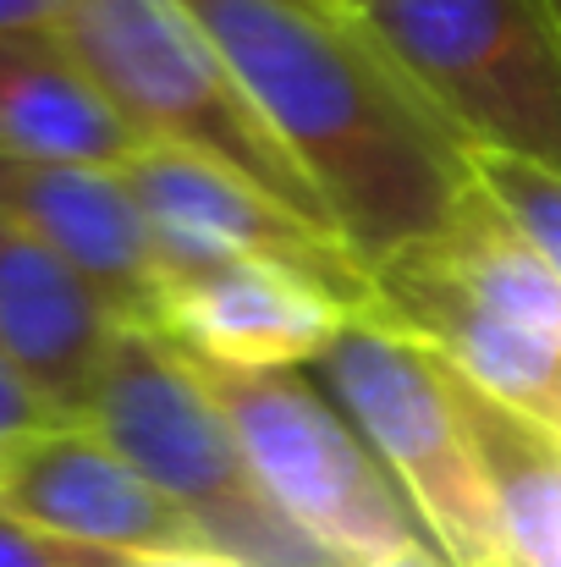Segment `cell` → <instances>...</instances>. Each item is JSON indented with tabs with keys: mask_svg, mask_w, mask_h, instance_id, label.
<instances>
[{
	"mask_svg": "<svg viewBox=\"0 0 561 567\" xmlns=\"http://www.w3.org/2000/svg\"><path fill=\"white\" fill-rule=\"evenodd\" d=\"M347 248L380 265L474 188V144L347 0H183Z\"/></svg>",
	"mask_w": 561,
	"mask_h": 567,
	"instance_id": "obj_1",
	"label": "cell"
},
{
	"mask_svg": "<svg viewBox=\"0 0 561 567\" xmlns=\"http://www.w3.org/2000/svg\"><path fill=\"white\" fill-rule=\"evenodd\" d=\"M370 276L391 326L561 435V276L479 183L429 237L385 254Z\"/></svg>",
	"mask_w": 561,
	"mask_h": 567,
	"instance_id": "obj_2",
	"label": "cell"
},
{
	"mask_svg": "<svg viewBox=\"0 0 561 567\" xmlns=\"http://www.w3.org/2000/svg\"><path fill=\"white\" fill-rule=\"evenodd\" d=\"M83 424L242 567H342L270 507L220 396L166 331L122 326Z\"/></svg>",
	"mask_w": 561,
	"mask_h": 567,
	"instance_id": "obj_3",
	"label": "cell"
},
{
	"mask_svg": "<svg viewBox=\"0 0 561 567\" xmlns=\"http://www.w3.org/2000/svg\"><path fill=\"white\" fill-rule=\"evenodd\" d=\"M61 39L144 144L209 155L287 209L336 231L325 198L298 172L231 61L187 17L183 0H72Z\"/></svg>",
	"mask_w": 561,
	"mask_h": 567,
	"instance_id": "obj_4",
	"label": "cell"
},
{
	"mask_svg": "<svg viewBox=\"0 0 561 567\" xmlns=\"http://www.w3.org/2000/svg\"><path fill=\"white\" fill-rule=\"evenodd\" d=\"M309 370H320L336 408L396 474L440 557L451 567L501 563L496 502L457 408L451 364L380 309H364Z\"/></svg>",
	"mask_w": 561,
	"mask_h": 567,
	"instance_id": "obj_5",
	"label": "cell"
},
{
	"mask_svg": "<svg viewBox=\"0 0 561 567\" xmlns=\"http://www.w3.org/2000/svg\"><path fill=\"white\" fill-rule=\"evenodd\" d=\"M198 370L220 396L270 507L331 563L370 567L413 546H435L359 424L298 370Z\"/></svg>",
	"mask_w": 561,
	"mask_h": 567,
	"instance_id": "obj_6",
	"label": "cell"
},
{
	"mask_svg": "<svg viewBox=\"0 0 561 567\" xmlns=\"http://www.w3.org/2000/svg\"><path fill=\"white\" fill-rule=\"evenodd\" d=\"M359 11L474 150L561 172L557 0H364Z\"/></svg>",
	"mask_w": 561,
	"mask_h": 567,
	"instance_id": "obj_7",
	"label": "cell"
},
{
	"mask_svg": "<svg viewBox=\"0 0 561 567\" xmlns=\"http://www.w3.org/2000/svg\"><path fill=\"white\" fill-rule=\"evenodd\" d=\"M122 177L155 231L166 287L177 276L209 270V265L281 259V265H298V270L331 281L359 309H374L370 265L347 248L342 231L314 226L309 215L287 209L281 198L259 193L248 177L226 172L220 161L177 150V144H144L122 166Z\"/></svg>",
	"mask_w": 561,
	"mask_h": 567,
	"instance_id": "obj_8",
	"label": "cell"
},
{
	"mask_svg": "<svg viewBox=\"0 0 561 567\" xmlns=\"http://www.w3.org/2000/svg\"><path fill=\"white\" fill-rule=\"evenodd\" d=\"M353 315L364 309L298 265L237 259L177 276L155 331L209 370H309Z\"/></svg>",
	"mask_w": 561,
	"mask_h": 567,
	"instance_id": "obj_9",
	"label": "cell"
},
{
	"mask_svg": "<svg viewBox=\"0 0 561 567\" xmlns=\"http://www.w3.org/2000/svg\"><path fill=\"white\" fill-rule=\"evenodd\" d=\"M0 507L94 551H204V529L94 424H61L0 468ZM215 551V546H209Z\"/></svg>",
	"mask_w": 561,
	"mask_h": 567,
	"instance_id": "obj_10",
	"label": "cell"
},
{
	"mask_svg": "<svg viewBox=\"0 0 561 567\" xmlns=\"http://www.w3.org/2000/svg\"><path fill=\"white\" fill-rule=\"evenodd\" d=\"M0 215L83 270L127 326H160L166 265L122 166L0 155Z\"/></svg>",
	"mask_w": 561,
	"mask_h": 567,
	"instance_id": "obj_11",
	"label": "cell"
},
{
	"mask_svg": "<svg viewBox=\"0 0 561 567\" xmlns=\"http://www.w3.org/2000/svg\"><path fill=\"white\" fill-rule=\"evenodd\" d=\"M122 326L127 320L83 270L0 215V353L66 419L83 424Z\"/></svg>",
	"mask_w": 561,
	"mask_h": 567,
	"instance_id": "obj_12",
	"label": "cell"
},
{
	"mask_svg": "<svg viewBox=\"0 0 561 567\" xmlns=\"http://www.w3.org/2000/svg\"><path fill=\"white\" fill-rule=\"evenodd\" d=\"M144 138L61 39V28L0 33V155L127 166Z\"/></svg>",
	"mask_w": 561,
	"mask_h": 567,
	"instance_id": "obj_13",
	"label": "cell"
},
{
	"mask_svg": "<svg viewBox=\"0 0 561 567\" xmlns=\"http://www.w3.org/2000/svg\"><path fill=\"white\" fill-rule=\"evenodd\" d=\"M457 375V370H451ZM457 408L479 452L507 567H561V435L457 375Z\"/></svg>",
	"mask_w": 561,
	"mask_h": 567,
	"instance_id": "obj_14",
	"label": "cell"
},
{
	"mask_svg": "<svg viewBox=\"0 0 561 567\" xmlns=\"http://www.w3.org/2000/svg\"><path fill=\"white\" fill-rule=\"evenodd\" d=\"M474 183L512 215V226L551 259V270L561 276V172L474 150Z\"/></svg>",
	"mask_w": 561,
	"mask_h": 567,
	"instance_id": "obj_15",
	"label": "cell"
},
{
	"mask_svg": "<svg viewBox=\"0 0 561 567\" xmlns=\"http://www.w3.org/2000/svg\"><path fill=\"white\" fill-rule=\"evenodd\" d=\"M61 424H77V419H66L33 380L0 353V468H6L22 446H33L39 435H50V430H61Z\"/></svg>",
	"mask_w": 561,
	"mask_h": 567,
	"instance_id": "obj_16",
	"label": "cell"
},
{
	"mask_svg": "<svg viewBox=\"0 0 561 567\" xmlns=\"http://www.w3.org/2000/svg\"><path fill=\"white\" fill-rule=\"evenodd\" d=\"M0 567H77L72 546L55 535H39L17 513L0 507Z\"/></svg>",
	"mask_w": 561,
	"mask_h": 567,
	"instance_id": "obj_17",
	"label": "cell"
},
{
	"mask_svg": "<svg viewBox=\"0 0 561 567\" xmlns=\"http://www.w3.org/2000/svg\"><path fill=\"white\" fill-rule=\"evenodd\" d=\"M77 567H242L226 551H94V546H72Z\"/></svg>",
	"mask_w": 561,
	"mask_h": 567,
	"instance_id": "obj_18",
	"label": "cell"
},
{
	"mask_svg": "<svg viewBox=\"0 0 561 567\" xmlns=\"http://www.w3.org/2000/svg\"><path fill=\"white\" fill-rule=\"evenodd\" d=\"M72 0H0V33H28V28H61Z\"/></svg>",
	"mask_w": 561,
	"mask_h": 567,
	"instance_id": "obj_19",
	"label": "cell"
},
{
	"mask_svg": "<svg viewBox=\"0 0 561 567\" xmlns=\"http://www.w3.org/2000/svg\"><path fill=\"white\" fill-rule=\"evenodd\" d=\"M370 567H451L435 546H413V551H396V557H380V563Z\"/></svg>",
	"mask_w": 561,
	"mask_h": 567,
	"instance_id": "obj_20",
	"label": "cell"
},
{
	"mask_svg": "<svg viewBox=\"0 0 561 567\" xmlns=\"http://www.w3.org/2000/svg\"><path fill=\"white\" fill-rule=\"evenodd\" d=\"M347 6H364V0H347Z\"/></svg>",
	"mask_w": 561,
	"mask_h": 567,
	"instance_id": "obj_21",
	"label": "cell"
},
{
	"mask_svg": "<svg viewBox=\"0 0 561 567\" xmlns=\"http://www.w3.org/2000/svg\"><path fill=\"white\" fill-rule=\"evenodd\" d=\"M490 567H507V563H490Z\"/></svg>",
	"mask_w": 561,
	"mask_h": 567,
	"instance_id": "obj_22",
	"label": "cell"
},
{
	"mask_svg": "<svg viewBox=\"0 0 561 567\" xmlns=\"http://www.w3.org/2000/svg\"><path fill=\"white\" fill-rule=\"evenodd\" d=\"M557 11H561V0H557Z\"/></svg>",
	"mask_w": 561,
	"mask_h": 567,
	"instance_id": "obj_23",
	"label": "cell"
}]
</instances>
